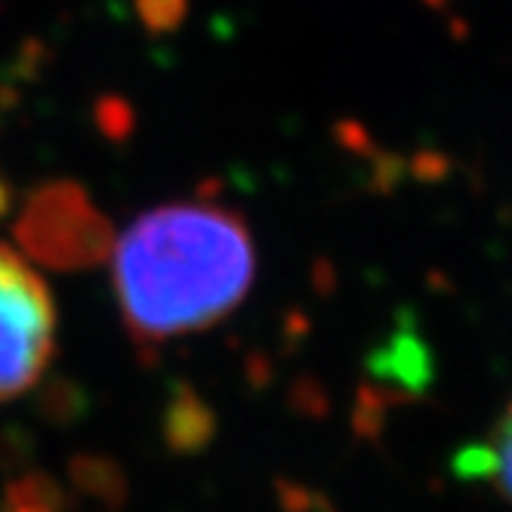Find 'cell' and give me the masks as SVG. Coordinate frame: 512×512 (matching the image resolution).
I'll list each match as a JSON object with an SVG mask.
<instances>
[{"instance_id":"obj_1","label":"cell","mask_w":512,"mask_h":512,"mask_svg":"<svg viewBox=\"0 0 512 512\" xmlns=\"http://www.w3.org/2000/svg\"><path fill=\"white\" fill-rule=\"evenodd\" d=\"M256 275L244 219L219 204L155 207L115 244V290L139 343H164L223 321Z\"/></svg>"},{"instance_id":"obj_2","label":"cell","mask_w":512,"mask_h":512,"mask_svg":"<svg viewBox=\"0 0 512 512\" xmlns=\"http://www.w3.org/2000/svg\"><path fill=\"white\" fill-rule=\"evenodd\" d=\"M16 241L34 263L78 272L108 260L115 232L78 182L53 179L34 189L22 204L16 216Z\"/></svg>"},{"instance_id":"obj_3","label":"cell","mask_w":512,"mask_h":512,"mask_svg":"<svg viewBox=\"0 0 512 512\" xmlns=\"http://www.w3.org/2000/svg\"><path fill=\"white\" fill-rule=\"evenodd\" d=\"M56 346V306L50 287L0 247V401L19 398L47 371Z\"/></svg>"},{"instance_id":"obj_4","label":"cell","mask_w":512,"mask_h":512,"mask_svg":"<svg viewBox=\"0 0 512 512\" xmlns=\"http://www.w3.org/2000/svg\"><path fill=\"white\" fill-rule=\"evenodd\" d=\"M488 479L500 488V494L512 503V405L500 417L497 429L491 432V442L482 451V466Z\"/></svg>"},{"instance_id":"obj_5","label":"cell","mask_w":512,"mask_h":512,"mask_svg":"<svg viewBox=\"0 0 512 512\" xmlns=\"http://www.w3.org/2000/svg\"><path fill=\"white\" fill-rule=\"evenodd\" d=\"M139 4V13L145 19V25L152 28H173L182 13H186V0H136Z\"/></svg>"},{"instance_id":"obj_6","label":"cell","mask_w":512,"mask_h":512,"mask_svg":"<svg viewBox=\"0 0 512 512\" xmlns=\"http://www.w3.org/2000/svg\"><path fill=\"white\" fill-rule=\"evenodd\" d=\"M13 204V195H10V186L4 182V176H0V216H4Z\"/></svg>"}]
</instances>
